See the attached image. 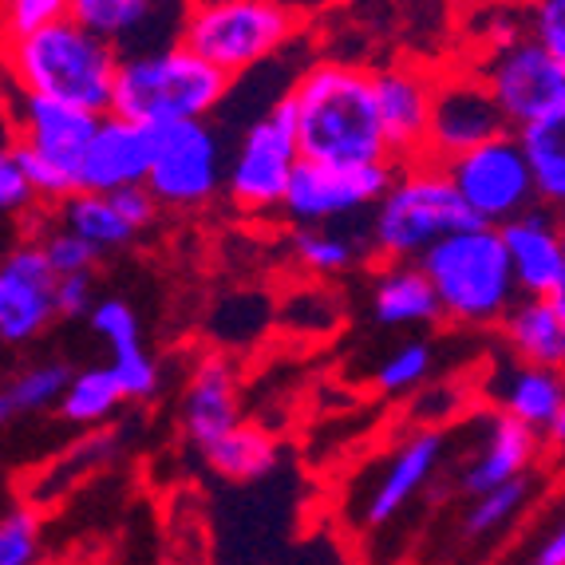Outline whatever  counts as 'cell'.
<instances>
[{"instance_id": "cell-31", "label": "cell", "mask_w": 565, "mask_h": 565, "mask_svg": "<svg viewBox=\"0 0 565 565\" xmlns=\"http://www.w3.org/2000/svg\"><path fill=\"white\" fill-rule=\"evenodd\" d=\"M122 399L127 396H122V384L111 372V364H87L67 384L64 404H60V419L72 427H95L104 424L107 415L119 412Z\"/></svg>"}, {"instance_id": "cell-2", "label": "cell", "mask_w": 565, "mask_h": 565, "mask_svg": "<svg viewBox=\"0 0 565 565\" xmlns=\"http://www.w3.org/2000/svg\"><path fill=\"white\" fill-rule=\"evenodd\" d=\"M12 92L79 107L92 115H111L122 56L111 44L87 32L79 20H60L36 36L4 44Z\"/></svg>"}, {"instance_id": "cell-44", "label": "cell", "mask_w": 565, "mask_h": 565, "mask_svg": "<svg viewBox=\"0 0 565 565\" xmlns=\"http://www.w3.org/2000/svg\"><path fill=\"white\" fill-rule=\"evenodd\" d=\"M562 226H565V222H562Z\"/></svg>"}, {"instance_id": "cell-32", "label": "cell", "mask_w": 565, "mask_h": 565, "mask_svg": "<svg viewBox=\"0 0 565 565\" xmlns=\"http://www.w3.org/2000/svg\"><path fill=\"white\" fill-rule=\"evenodd\" d=\"M530 494H534V482L519 479V482H510V487L490 490V494H482V499H471L459 519V534L467 537V542L494 537L499 530H507L510 522L519 519V510L530 502Z\"/></svg>"}, {"instance_id": "cell-15", "label": "cell", "mask_w": 565, "mask_h": 565, "mask_svg": "<svg viewBox=\"0 0 565 565\" xmlns=\"http://www.w3.org/2000/svg\"><path fill=\"white\" fill-rule=\"evenodd\" d=\"M372 76H376V104H380V119H384L392 162L407 167V162L424 159L439 76L427 72L424 64H415V60L372 67Z\"/></svg>"}, {"instance_id": "cell-24", "label": "cell", "mask_w": 565, "mask_h": 565, "mask_svg": "<svg viewBox=\"0 0 565 565\" xmlns=\"http://www.w3.org/2000/svg\"><path fill=\"white\" fill-rule=\"evenodd\" d=\"M499 332L510 360L565 376V317L550 297H522Z\"/></svg>"}, {"instance_id": "cell-26", "label": "cell", "mask_w": 565, "mask_h": 565, "mask_svg": "<svg viewBox=\"0 0 565 565\" xmlns=\"http://www.w3.org/2000/svg\"><path fill=\"white\" fill-rule=\"evenodd\" d=\"M289 254L305 274L337 277V274H349L352 265H360L364 257H376V249H372V234H367V222H364L356 230L292 226Z\"/></svg>"}, {"instance_id": "cell-10", "label": "cell", "mask_w": 565, "mask_h": 565, "mask_svg": "<svg viewBox=\"0 0 565 565\" xmlns=\"http://www.w3.org/2000/svg\"><path fill=\"white\" fill-rule=\"evenodd\" d=\"M226 147L210 122H174L159 127L154 167L147 190L162 210H202L226 194Z\"/></svg>"}, {"instance_id": "cell-39", "label": "cell", "mask_w": 565, "mask_h": 565, "mask_svg": "<svg viewBox=\"0 0 565 565\" xmlns=\"http://www.w3.org/2000/svg\"><path fill=\"white\" fill-rule=\"evenodd\" d=\"M99 301L104 297H95L92 277H64L56 289L60 317H67V321H92V312L99 309Z\"/></svg>"}, {"instance_id": "cell-7", "label": "cell", "mask_w": 565, "mask_h": 565, "mask_svg": "<svg viewBox=\"0 0 565 565\" xmlns=\"http://www.w3.org/2000/svg\"><path fill=\"white\" fill-rule=\"evenodd\" d=\"M297 167H301L297 107L285 92L237 139L226 170V202L245 217L274 214L285 206Z\"/></svg>"}, {"instance_id": "cell-34", "label": "cell", "mask_w": 565, "mask_h": 565, "mask_svg": "<svg viewBox=\"0 0 565 565\" xmlns=\"http://www.w3.org/2000/svg\"><path fill=\"white\" fill-rule=\"evenodd\" d=\"M0 565H44V522L29 502H12L0 519Z\"/></svg>"}, {"instance_id": "cell-9", "label": "cell", "mask_w": 565, "mask_h": 565, "mask_svg": "<svg viewBox=\"0 0 565 565\" xmlns=\"http://www.w3.org/2000/svg\"><path fill=\"white\" fill-rule=\"evenodd\" d=\"M471 67L499 99L510 131H522L565 104V67L530 36V29L499 44H487Z\"/></svg>"}, {"instance_id": "cell-43", "label": "cell", "mask_w": 565, "mask_h": 565, "mask_svg": "<svg viewBox=\"0 0 565 565\" xmlns=\"http://www.w3.org/2000/svg\"><path fill=\"white\" fill-rule=\"evenodd\" d=\"M550 301H554V305H557V312H562V317H565V281L557 285V292H554V297H550Z\"/></svg>"}, {"instance_id": "cell-33", "label": "cell", "mask_w": 565, "mask_h": 565, "mask_svg": "<svg viewBox=\"0 0 565 565\" xmlns=\"http://www.w3.org/2000/svg\"><path fill=\"white\" fill-rule=\"evenodd\" d=\"M431 372H435V349L431 340L419 337V340H404L396 352H387L372 380H376V387L384 396H407L419 384H427Z\"/></svg>"}, {"instance_id": "cell-17", "label": "cell", "mask_w": 565, "mask_h": 565, "mask_svg": "<svg viewBox=\"0 0 565 565\" xmlns=\"http://www.w3.org/2000/svg\"><path fill=\"white\" fill-rule=\"evenodd\" d=\"M154 147H159L154 127L104 115L84 162H79V190L84 194H119V190L147 186L154 167Z\"/></svg>"}, {"instance_id": "cell-4", "label": "cell", "mask_w": 565, "mask_h": 565, "mask_svg": "<svg viewBox=\"0 0 565 565\" xmlns=\"http://www.w3.org/2000/svg\"><path fill=\"white\" fill-rule=\"evenodd\" d=\"M230 76L194 56L186 44H167L154 52L127 56L115 84L111 115L142 127H174V122H206L226 99Z\"/></svg>"}, {"instance_id": "cell-20", "label": "cell", "mask_w": 565, "mask_h": 565, "mask_svg": "<svg viewBox=\"0 0 565 565\" xmlns=\"http://www.w3.org/2000/svg\"><path fill=\"white\" fill-rule=\"evenodd\" d=\"M565 217L537 206L502 230L522 297H554L565 281Z\"/></svg>"}, {"instance_id": "cell-13", "label": "cell", "mask_w": 565, "mask_h": 565, "mask_svg": "<svg viewBox=\"0 0 565 565\" xmlns=\"http://www.w3.org/2000/svg\"><path fill=\"white\" fill-rule=\"evenodd\" d=\"M60 277L32 237L17 242L0 257V344L24 349L44 337L60 317Z\"/></svg>"}, {"instance_id": "cell-12", "label": "cell", "mask_w": 565, "mask_h": 565, "mask_svg": "<svg viewBox=\"0 0 565 565\" xmlns=\"http://www.w3.org/2000/svg\"><path fill=\"white\" fill-rule=\"evenodd\" d=\"M507 131L510 122L502 115L499 99L490 95L487 79L475 67H451V72L439 76V87H435L424 159L447 167V162L502 139Z\"/></svg>"}, {"instance_id": "cell-40", "label": "cell", "mask_w": 565, "mask_h": 565, "mask_svg": "<svg viewBox=\"0 0 565 565\" xmlns=\"http://www.w3.org/2000/svg\"><path fill=\"white\" fill-rule=\"evenodd\" d=\"M115 206H119V214L131 222L135 234H142V230L154 226V217H159V199H154L147 186H131V190H119V194H111Z\"/></svg>"}, {"instance_id": "cell-19", "label": "cell", "mask_w": 565, "mask_h": 565, "mask_svg": "<svg viewBox=\"0 0 565 565\" xmlns=\"http://www.w3.org/2000/svg\"><path fill=\"white\" fill-rule=\"evenodd\" d=\"M542 444L546 439L537 431L514 424V419H507L499 412H490L482 419L479 444H475V451L459 467V490L467 499H482L490 490L526 479V471L542 455Z\"/></svg>"}, {"instance_id": "cell-38", "label": "cell", "mask_w": 565, "mask_h": 565, "mask_svg": "<svg viewBox=\"0 0 565 565\" xmlns=\"http://www.w3.org/2000/svg\"><path fill=\"white\" fill-rule=\"evenodd\" d=\"M526 29L565 67V0H542L526 9Z\"/></svg>"}, {"instance_id": "cell-29", "label": "cell", "mask_w": 565, "mask_h": 565, "mask_svg": "<svg viewBox=\"0 0 565 565\" xmlns=\"http://www.w3.org/2000/svg\"><path fill=\"white\" fill-rule=\"evenodd\" d=\"M206 467L226 482H257L265 475H274L277 459H281V444L274 431H265L257 424H242L230 431L222 444H214L206 455Z\"/></svg>"}, {"instance_id": "cell-11", "label": "cell", "mask_w": 565, "mask_h": 565, "mask_svg": "<svg viewBox=\"0 0 565 565\" xmlns=\"http://www.w3.org/2000/svg\"><path fill=\"white\" fill-rule=\"evenodd\" d=\"M399 167L380 162V167H324V162H305L297 167L285 194L281 214L292 226H337L352 222L387 199V190L396 186Z\"/></svg>"}, {"instance_id": "cell-14", "label": "cell", "mask_w": 565, "mask_h": 565, "mask_svg": "<svg viewBox=\"0 0 565 565\" xmlns=\"http://www.w3.org/2000/svg\"><path fill=\"white\" fill-rule=\"evenodd\" d=\"M99 119L104 115L52 104V99H36V95L9 87V142L72 170V174H79V162H84L87 147H92L95 131H99Z\"/></svg>"}, {"instance_id": "cell-5", "label": "cell", "mask_w": 565, "mask_h": 565, "mask_svg": "<svg viewBox=\"0 0 565 565\" xmlns=\"http://www.w3.org/2000/svg\"><path fill=\"white\" fill-rule=\"evenodd\" d=\"M471 226H479V222L459 199L447 167L431 159H415L399 167L396 186L387 190V199L367 214L372 249L384 265L424 262L439 242Z\"/></svg>"}, {"instance_id": "cell-41", "label": "cell", "mask_w": 565, "mask_h": 565, "mask_svg": "<svg viewBox=\"0 0 565 565\" xmlns=\"http://www.w3.org/2000/svg\"><path fill=\"white\" fill-rule=\"evenodd\" d=\"M530 565H565V519L542 537V546L534 550Z\"/></svg>"}, {"instance_id": "cell-36", "label": "cell", "mask_w": 565, "mask_h": 565, "mask_svg": "<svg viewBox=\"0 0 565 565\" xmlns=\"http://www.w3.org/2000/svg\"><path fill=\"white\" fill-rule=\"evenodd\" d=\"M67 17H72V0H9L4 4V44L36 36Z\"/></svg>"}, {"instance_id": "cell-35", "label": "cell", "mask_w": 565, "mask_h": 565, "mask_svg": "<svg viewBox=\"0 0 565 565\" xmlns=\"http://www.w3.org/2000/svg\"><path fill=\"white\" fill-rule=\"evenodd\" d=\"M32 242L44 249L47 265H52V274H56L60 281H64V277H92V269L99 265V257H104L92 242H84V237H76L64 226L44 230V234L32 237Z\"/></svg>"}, {"instance_id": "cell-23", "label": "cell", "mask_w": 565, "mask_h": 565, "mask_svg": "<svg viewBox=\"0 0 565 565\" xmlns=\"http://www.w3.org/2000/svg\"><path fill=\"white\" fill-rule=\"evenodd\" d=\"M367 309L380 329H431L444 321V305L419 262H380L372 292H367Z\"/></svg>"}, {"instance_id": "cell-16", "label": "cell", "mask_w": 565, "mask_h": 565, "mask_svg": "<svg viewBox=\"0 0 565 565\" xmlns=\"http://www.w3.org/2000/svg\"><path fill=\"white\" fill-rule=\"evenodd\" d=\"M444 459H447V435L439 427H419L415 435H407L404 444L387 455L380 479L364 490L360 522L367 530H380L392 519H399L415 502V494L439 475Z\"/></svg>"}, {"instance_id": "cell-21", "label": "cell", "mask_w": 565, "mask_h": 565, "mask_svg": "<svg viewBox=\"0 0 565 565\" xmlns=\"http://www.w3.org/2000/svg\"><path fill=\"white\" fill-rule=\"evenodd\" d=\"M487 404L490 412H499L507 419H514V424L530 427V431L546 435L565 404V376L562 372H546V367L507 360V364L494 367L487 376Z\"/></svg>"}, {"instance_id": "cell-6", "label": "cell", "mask_w": 565, "mask_h": 565, "mask_svg": "<svg viewBox=\"0 0 565 565\" xmlns=\"http://www.w3.org/2000/svg\"><path fill=\"white\" fill-rule=\"evenodd\" d=\"M305 29V12L277 0H202L182 9V44L222 76H242L274 60Z\"/></svg>"}, {"instance_id": "cell-28", "label": "cell", "mask_w": 565, "mask_h": 565, "mask_svg": "<svg viewBox=\"0 0 565 565\" xmlns=\"http://www.w3.org/2000/svg\"><path fill=\"white\" fill-rule=\"evenodd\" d=\"M537 179V202L565 217V104L519 131Z\"/></svg>"}, {"instance_id": "cell-27", "label": "cell", "mask_w": 565, "mask_h": 565, "mask_svg": "<svg viewBox=\"0 0 565 565\" xmlns=\"http://www.w3.org/2000/svg\"><path fill=\"white\" fill-rule=\"evenodd\" d=\"M72 367L64 360H36V364L17 367L4 387H0V419L4 424H17V419H29V415L52 412L64 404V392L72 384Z\"/></svg>"}, {"instance_id": "cell-18", "label": "cell", "mask_w": 565, "mask_h": 565, "mask_svg": "<svg viewBox=\"0 0 565 565\" xmlns=\"http://www.w3.org/2000/svg\"><path fill=\"white\" fill-rule=\"evenodd\" d=\"M242 419V387H237V372L222 352H206L194 360L190 380L182 387L179 404V427L186 435L190 447H199L202 455L214 444H222L230 431H237Z\"/></svg>"}, {"instance_id": "cell-8", "label": "cell", "mask_w": 565, "mask_h": 565, "mask_svg": "<svg viewBox=\"0 0 565 565\" xmlns=\"http://www.w3.org/2000/svg\"><path fill=\"white\" fill-rule=\"evenodd\" d=\"M447 174H451L459 199L467 202L479 226L507 230L510 222H519L522 214L542 206L534 167H530V154L522 147L519 131H507L502 139L487 142L479 151L447 162Z\"/></svg>"}, {"instance_id": "cell-42", "label": "cell", "mask_w": 565, "mask_h": 565, "mask_svg": "<svg viewBox=\"0 0 565 565\" xmlns=\"http://www.w3.org/2000/svg\"><path fill=\"white\" fill-rule=\"evenodd\" d=\"M542 439H546V447H550V451L565 455V404H562V412H557L554 427H550V431L542 435Z\"/></svg>"}, {"instance_id": "cell-1", "label": "cell", "mask_w": 565, "mask_h": 565, "mask_svg": "<svg viewBox=\"0 0 565 565\" xmlns=\"http://www.w3.org/2000/svg\"><path fill=\"white\" fill-rule=\"evenodd\" d=\"M289 99L297 107L305 162H324V167L392 162L372 67L317 60L289 87Z\"/></svg>"}, {"instance_id": "cell-37", "label": "cell", "mask_w": 565, "mask_h": 565, "mask_svg": "<svg viewBox=\"0 0 565 565\" xmlns=\"http://www.w3.org/2000/svg\"><path fill=\"white\" fill-rule=\"evenodd\" d=\"M36 206H40V194L32 190L29 174H24V167L17 162V154L4 147V154H0V210L9 217H17Z\"/></svg>"}, {"instance_id": "cell-3", "label": "cell", "mask_w": 565, "mask_h": 565, "mask_svg": "<svg viewBox=\"0 0 565 565\" xmlns=\"http://www.w3.org/2000/svg\"><path fill=\"white\" fill-rule=\"evenodd\" d=\"M419 265L444 305V321L459 329H494L522 301L502 230H462L435 245Z\"/></svg>"}, {"instance_id": "cell-25", "label": "cell", "mask_w": 565, "mask_h": 565, "mask_svg": "<svg viewBox=\"0 0 565 565\" xmlns=\"http://www.w3.org/2000/svg\"><path fill=\"white\" fill-rule=\"evenodd\" d=\"M162 12L167 4H151V0H72V20H79L87 32L111 44L122 60L167 47L151 36Z\"/></svg>"}, {"instance_id": "cell-22", "label": "cell", "mask_w": 565, "mask_h": 565, "mask_svg": "<svg viewBox=\"0 0 565 565\" xmlns=\"http://www.w3.org/2000/svg\"><path fill=\"white\" fill-rule=\"evenodd\" d=\"M87 324H92V332L111 352V372L119 376L122 396L151 399L162 384V372H159V360L142 349L139 317H135L131 305L122 301V297H104Z\"/></svg>"}, {"instance_id": "cell-30", "label": "cell", "mask_w": 565, "mask_h": 565, "mask_svg": "<svg viewBox=\"0 0 565 565\" xmlns=\"http://www.w3.org/2000/svg\"><path fill=\"white\" fill-rule=\"evenodd\" d=\"M60 226L72 230V234L84 237V242H92L99 254L127 249V245L139 237L131 230V222L119 214L111 194H84V190L60 206Z\"/></svg>"}]
</instances>
